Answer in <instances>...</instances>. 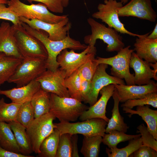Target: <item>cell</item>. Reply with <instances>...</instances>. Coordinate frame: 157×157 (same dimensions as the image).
<instances>
[{"mask_svg": "<svg viewBox=\"0 0 157 157\" xmlns=\"http://www.w3.org/2000/svg\"><path fill=\"white\" fill-rule=\"evenodd\" d=\"M112 96L114 100V106L111 111V117L106 128L105 133H108L114 130L126 133L129 127L124 122V118L120 113L119 108V100L115 88Z\"/></svg>", "mask_w": 157, "mask_h": 157, "instance_id": "603a6c76", "label": "cell"}, {"mask_svg": "<svg viewBox=\"0 0 157 157\" xmlns=\"http://www.w3.org/2000/svg\"><path fill=\"white\" fill-rule=\"evenodd\" d=\"M97 50L88 45L80 53L67 49L63 50L58 56L57 61L60 68L65 72V78L75 72L89 60L95 58Z\"/></svg>", "mask_w": 157, "mask_h": 157, "instance_id": "8fae6325", "label": "cell"}, {"mask_svg": "<svg viewBox=\"0 0 157 157\" xmlns=\"http://www.w3.org/2000/svg\"><path fill=\"white\" fill-rule=\"evenodd\" d=\"M87 21L91 27V34L84 37L85 44L94 48L97 40H102L107 44L106 50L109 52H118L124 47L122 37L115 30L107 27L91 17L89 18Z\"/></svg>", "mask_w": 157, "mask_h": 157, "instance_id": "3957f363", "label": "cell"}, {"mask_svg": "<svg viewBox=\"0 0 157 157\" xmlns=\"http://www.w3.org/2000/svg\"><path fill=\"white\" fill-rule=\"evenodd\" d=\"M35 118L49 113L50 93L41 88L34 94L30 101Z\"/></svg>", "mask_w": 157, "mask_h": 157, "instance_id": "484cf974", "label": "cell"}, {"mask_svg": "<svg viewBox=\"0 0 157 157\" xmlns=\"http://www.w3.org/2000/svg\"><path fill=\"white\" fill-rule=\"evenodd\" d=\"M49 112L60 122L75 121L89 107L81 102L71 97H61L50 93Z\"/></svg>", "mask_w": 157, "mask_h": 157, "instance_id": "7a4b0ae2", "label": "cell"}, {"mask_svg": "<svg viewBox=\"0 0 157 157\" xmlns=\"http://www.w3.org/2000/svg\"><path fill=\"white\" fill-rule=\"evenodd\" d=\"M108 65L105 64H99L91 81V89L86 102L90 106L97 101L99 93L104 87L110 84H125L123 79L107 73L106 69Z\"/></svg>", "mask_w": 157, "mask_h": 157, "instance_id": "5bb4252c", "label": "cell"}, {"mask_svg": "<svg viewBox=\"0 0 157 157\" xmlns=\"http://www.w3.org/2000/svg\"><path fill=\"white\" fill-rule=\"evenodd\" d=\"M94 58L87 61L78 70L82 79L91 81L99 65Z\"/></svg>", "mask_w": 157, "mask_h": 157, "instance_id": "8d00e7d4", "label": "cell"}, {"mask_svg": "<svg viewBox=\"0 0 157 157\" xmlns=\"http://www.w3.org/2000/svg\"><path fill=\"white\" fill-rule=\"evenodd\" d=\"M21 24L28 33L39 40L45 47L48 53V57L46 60L47 69L55 71L59 68L57 58L63 50L69 49L74 50H83L88 46L71 38L69 32L64 39L59 40H53L49 38L48 34L45 31L33 28L22 22H21Z\"/></svg>", "mask_w": 157, "mask_h": 157, "instance_id": "6da1fadb", "label": "cell"}, {"mask_svg": "<svg viewBox=\"0 0 157 157\" xmlns=\"http://www.w3.org/2000/svg\"><path fill=\"white\" fill-rule=\"evenodd\" d=\"M60 134L54 129L53 131L42 142L40 147V152L38 156L40 157H55Z\"/></svg>", "mask_w": 157, "mask_h": 157, "instance_id": "83f0119b", "label": "cell"}, {"mask_svg": "<svg viewBox=\"0 0 157 157\" xmlns=\"http://www.w3.org/2000/svg\"><path fill=\"white\" fill-rule=\"evenodd\" d=\"M78 138L77 134H73L71 136L72 157H78L79 156L77 146Z\"/></svg>", "mask_w": 157, "mask_h": 157, "instance_id": "ee69618b", "label": "cell"}, {"mask_svg": "<svg viewBox=\"0 0 157 157\" xmlns=\"http://www.w3.org/2000/svg\"><path fill=\"white\" fill-rule=\"evenodd\" d=\"M130 67L134 70L135 74L134 83L135 85H142L149 83L154 78L157 80V76L151 69L149 63L139 58L135 53L133 52L131 54Z\"/></svg>", "mask_w": 157, "mask_h": 157, "instance_id": "ac0fdd59", "label": "cell"}, {"mask_svg": "<svg viewBox=\"0 0 157 157\" xmlns=\"http://www.w3.org/2000/svg\"><path fill=\"white\" fill-rule=\"evenodd\" d=\"M91 81L82 80L81 84V94L82 101L86 103L91 89Z\"/></svg>", "mask_w": 157, "mask_h": 157, "instance_id": "b9f144b4", "label": "cell"}, {"mask_svg": "<svg viewBox=\"0 0 157 157\" xmlns=\"http://www.w3.org/2000/svg\"><path fill=\"white\" fill-rule=\"evenodd\" d=\"M119 17H134L152 22L157 17L153 9L151 0H131L118 11Z\"/></svg>", "mask_w": 157, "mask_h": 157, "instance_id": "9a60e30c", "label": "cell"}, {"mask_svg": "<svg viewBox=\"0 0 157 157\" xmlns=\"http://www.w3.org/2000/svg\"><path fill=\"white\" fill-rule=\"evenodd\" d=\"M0 52L23 59L18 48L12 26L4 22L0 25Z\"/></svg>", "mask_w": 157, "mask_h": 157, "instance_id": "44dd1931", "label": "cell"}, {"mask_svg": "<svg viewBox=\"0 0 157 157\" xmlns=\"http://www.w3.org/2000/svg\"><path fill=\"white\" fill-rule=\"evenodd\" d=\"M131 46L124 47L114 56L104 58L97 57L94 60L98 64H105L110 65L111 74L113 76L121 79H124L127 85H135L134 74L130 71V63L134 50L130 49Z\"/></svg>", "mask_w": 157, "mask_h": 157, "instance_id": "5b68a950", "label": "cell"}, {"mask_svg": "<svg viewBox=\"0 0 157 157\" xmlns=\"http://www.w3.org/2000/svg\"><path fill=\"white\" fill-rule=\"evenodd\" d=\"M115 89L114 84H110L103 88L99 92L101 94L100 98L82 113L79 117L80 120L83 121L93 118H100L108 123L109 119L106 115V107Z\"/></svg>", "mask_w": 157, "mask_h": 157, "instance_id": "2e32d148", "label": "cell"}, {"mask_svg": "<svg viewBox=\"0 0 157 157\" xmlns=\"http://www.w3.org/2000/svg\"><path fill=\"white\" fill-rule=\"evenodd\" d=\"M1 91V90L0 89V93Z\"/></svg>", "mask_w": 157, "mask_h": 157, "instance_id": "f907efd6", "label": "cell"}, {"mask_svg": "<svg viewBox=\"0 0 157 157\" xmlns=\"http://www.w3.org/2000/svg\"><path fill=\"white\" fill-rule=\"evenodd\" d=\"M14 135L20 153L26 156L33 152L27 135L26 128L16 121L8 123Z\"/></svg>", "mask_w": 157, "mask_h": 157, "instance_id": "cb8c5ba5", "label": "cell"}, {"mask_svg": "<svg viewBox=\"0 0 157 157\" xmlns=\"http://www.w3.org/2000/svg\"><path fill=\"white\" fill-rule=\"evenodd\" d=\"M7 4L19 17L28 19H36L53 24L68 17L67 15H58L52 13L44 4L40 3L28 5L20 0H8Z\"/></svg>", "mask_w": 157, "mask_h": 157, "instance_id": "277c9868", "label": "cell"}, {"mask_svg": "<svg viewBox=\"0 0 157 157\" xmlns=\"http://www.w3.org/2000/svg\"><path fill=\"white\" fill-rule=\"evenodd\" d=\"M23 59L0 52V85L8 81Z\"/></svg>", "mask_w": 157, "mask_h": 157, "instance_id": "d4e9b609", "label": "cell"}, {"mask_svg": "<svg viewBox=\"0 0 157 157\" xmlns=\"http://www.w3.org/2000/svg\"><path fill=\"white\" fill-rule=\"evenodd\" d=\"M146 37L150 39H157V24H156L154 29L151 32V33L149 35H147Z\"/></svg>", "mask_w": 157, "mask_h": 157, "instance_id": "f6af8a7d", "label": "cell"}, {"mask_svg": "<svg viewBox=\"0 0 157 157\" xmlns=\"http://www.w3.org/2000/svg\"><path fill=\"white\" fill-rule=\"evenodd\" d=\"M150 33L137 37L134 44V50L140 58L148 63L157 61V39H151L146 37Z\"/></svg>", "mask_w": 157, "mask_h": 157, "instance_id": "ffe728a7", "label": "cell"}, {"mask_svg": "<svg viewBox=\"0 0 157 157\" xmlns=\"http://www.w3.org/2000/svg\"><path fill=\"white\" fill-rule=\"evenodd\" d=\"M128 144L119 149L117 147L112 149L106 148V152L108 157H129L142 144L140 137L129 140Z\"/></svg>", "mask_w": 157, "mask_h": 157, "instance_id": "4dcf8cb0", "label": "cell"}, {"mask_svg": "<svg viewBox=\"0 0 157 157\" xmlns=\"http://www.w3.org/2000/svg\"><path fill=\"white\" fill-rule=\"evenodd\" d=\"M114 85L121 103L129 100L142 98L148 93L157 92V84L153 80L149 84L142 85Z\"/></svg>", "mask_w": 157, "mask_h": 157, "instance_id": "e0dca14e", "label": "cell"}, {"mask_svg": "<svg viewBox=\"0 0 157 157\" xmlns=\"http://www.w3.org/2000/svg\"><path fill=\"white\" fill-rule=\"evenodd\" d=\"M141 137L140 134L136 135L127 134L125 133L114 130L109 133H105L102 137V142L109 149L117 147L119 143L129 141Z\"/></svg>", "mask_w": 157, "mask_h": 157, "instance_id": "f546056e", "label": "cell"}, {"mask_svg": "<svg viewBox=\"0 0 157 157\" xmlns=\"http://www.w3.org/2000/svg\"><path fill=\"white\" fill-rule=\"evenodd\" d=\"M147 105L157 108V92L148 93L142 98L127 100L122 104L121 106L132 109L136 106Z\"/></svg>", "mask_w": 157, "mask_h": 157, "instance_id": "e575fe53", "label": "cell"}, {"mask_svg": "<svg viewBox=\"0 0 157 157\" xmlns=\"http://www.w3.org/2000/svg\"><path fill=\"white\" fill-rule=\"evenodd\" d=\"M19 16L14 11L5 4H0V19H3L11 22L14 25L21 24Z\"/></svg>", "mask_w": 157, "mask_h": 157, "instance_id": "f35d334b", "label": "cell"}, {"mask_svg": "<svg viewBox=\"0 0 157 157\" xmlns=\"http://www.w3.org/2000/svg\"><path fill=\"white\" fill-rule=\"evenodd\" d=\"M35 119L34 113L30 101L21 104L16 116V121L26 129Z\"/></svg>", "mask_w": 157, "mask_h": 157, "instance_id": "836d02e7", "label": "cell"}, {"mask_svg": "<svg viewBox=\"0 0 157 157\" xmlns=\"http://www.w3.org/2000/svg\"><path fill=\"white\" fill-rule=\"evenodd\" d=\"M137 133L141 134L142 145L149 147L157 151V140L147 130L143 124H142L137 127Z\"/></svg>", "mask_w": 157, "mask_h": 157, "instance_id": "74e56055", "label": "cell"}, {"mask_svg": "<svg viewBox=\"0 0 157 157\" xmlns=\"http://www.w3.org/2000/svg\"><path fill=\"white\" fill-rule=\"evenodd\" d=\"M137 106L136 110L126 107H123V110L129 114V117L134 114L140 116L147 124L148 131L157 140V110L150 108L149 105Z\"/></svg>", "mask_w": 157, "mask_h": 157, "instance_id": "7402d4cb", "label": "cell"}, {"mask_svg": "<svg viewBox=\"0 0 157 157\" xmlns=\"http://www.w3.org/2000/svg\"><path fill=\"white\" fill-rule=\"evenodd\" d=\"M21 104L12 102L7 103L4 98L0 99V122H6L16 120Z\"/></svg>", "mask_w": 157, "mask_h": 157, "instance_id": "d6a6232c", "label": "cell"}, {"mask_svg": "<svg viewBox=\"0 0 157 157\" xmlns=\"http://www.w3.org/2000/svg\"><path fill=\"white\" fill-rule=\"evenodd\" d=\"M19 17L21 22L31 27L46 32L49 38L53 40H59L65 38L71 27V24L68 17L58 22L53 24L36 19H28L21 16Z\"/></svg>", "mask_w": 157, "mask_h": 157, "instance_id": "4fadbf2b", "label": "cell"}, {"mask_svg": "<svg viewBox=\"0 0 157 157\" xmlns=\"http://www.w3.org/2000/svg\"><path fill=\"white\" fill-rule=\"evenodd\" d=\"M130 157H157V151L147 146L142 145Z\"/></svg>", "mask_w": 157, "mask_h": 157, "instance_id": "60d3db41", "label": "cell"}, {"mask_svg": "<svg viewBox=\"0 0 157 157\" xmlns=\"http://www.w3.org/2000/svg\"><path fill=\"white\" fill-rule=\"evenodd\" d=\"M0 145L8 150L20 153L10 125L5 122H0Z\"/></svg>", "mask_w": 157, "mask_h": 157, "instance_id": "4316f807", "label": "cell"}, {"mask_svg": "<svg viewBox=\"0 0 157 157\" xmlns=\"http://www.w3.org/2000/svg\"><path fill=\"white\" fill-rule=\"evenodd\" d=\"M55 117L50 112L35 118L26 129L33 152H40V145L43 140L53 131L55 126L53 121Z\"/></svg>", "mask_w": 157, "mask_h": 157, "instance_id": "9c48e42d", "label": "cell"}, {"mask_svg": "<svg viewBox=\"0 0 157 157\" xmlns=\"http://www.w3.org/2000/svg\"><path fill=\"white\" fill-rule=\"evenodd\" d=\"M8 0H0V4H7Z\"/></svg>", "mask_w": 157, "mask_h": 157, "instance_id": "c3c4849f", "label": "cell"}, {"mask_svg": "<svg viewBox=\"0 0 157 157\" xmlns=\"http://www.w3.org/2000/svg\"><path fill=\"white\" fill-rule=\"evenodd\" d=\"M12 26L18 48L23 58H32L46 60L47 52L39 40L28 33L21 24Z\"/></svg>", "mask_w": 157, "mask_h": 157, "instance_id": "8992f818", "label": "cell"}, {"mask_svg": "<svg viewBox=\"0 0 157 157\" xmlns=\"http://www.w3.org/2000/svg\"><path fill=\"white\" fill-rule=\"evenodd\" d=\"M123 6L121 2L116 0H104L103 3H100L97 6L98 11L93 13L92 17L100 19L118 32L127 34L133 36L140 35L133 33L127 30L124 24L120 20L118 15L119 9Z\"/></svg>", "mask_w": 157, "mask_h": 157, "instance_id": "30bf717a", "label": "cell"}, {"mask_svg": "<svg viewBox=\"0 0 157 157\" xmlns=\"http://www.w3.org/2000/svg\"><path fill=\"white\" fill-rule=\"evenodd\" d=\"M72 135L65 133L60 135L55 157H71Z\"/></svg>", "mask_w": 157, "mask_h": 157, "instance_id": "d590c367", "label": "cell"}, {"mask_svg": "<svg viewBox=\"0 0 157 157\" xmlns=\"http://www.w3.org/2000/svg\"><path fill=\"white\" fill-rule=\"evenodd\" d=\"M46 60L36 58H24L7 82L15 84L17 87L27 85L47 69Z\"/></svg>", "mask_w": 157, "mask_h": 157, "instance_id": "ba28073f", "label": "cell"}, {"mask_svg": "<svg viewBox=\"0 0 157 157\" xmlns=\"http://www.w3.org/2000/svg\"><path fill=\"white\" fill-rule=\"evenodd\" d=\"M149 64L150 67H151L153 68L154 69L153 70L154 71V74L157 76V62L154 63H149Z\"/></svg>", "mask_w": 157, "mask_h": 157, "instance_id": "bcb514c9", "label": "cell"}, {"mask_svg": "<svg viewBox=\"0 0 157 157\" xmlns=\"http://www.w3.org/2000/svg\"><path fill=\"white\" fill-rule=\"evenodd\" d=\"M65 74L58 68L55 71L47 69L35 80L40 83L41 88L49 93L61 97H70L67 89L63 84Z\"/></svg>", "mask_w": 157, "mask_h": 157, "instance_id": "7c38bea8", "label": "cell"}, {"mask_svg": "<svg viewBox=\"0 0 157 157\" xmlns=\"http://www.w3.org/2000/svg\"><path fill=\"white\" fill-rule=\"evenodd\" d=\"M83 136L80 152L85 157H98L100 145L102 142V136Z\"/></svg>", "mask_w": 157, "mask_h": 157, "instance_id": "f1b7e54d", "label": "cell"}, {"mask_svg": "<svg viewBox=\"0 0 157 157\" xmlns=\"http://www.w3.org/2000/svg\"><path fill=\"white\" fill-rule=\"evenodd\" d=\"M40 88V83L35 79L22 87L1 90L0 93L10 99L12 102L21 104L30 101L34 94Z\"/></svg>", "mask_w": 157, "mask_h": 157, "instance_id": "d6986e66", "label": "cell"}, {"mask_svg": "<svg viewBox=\"0 0 157 157\" xmlns=\"http://www.w3.org/2000/svg\"><path fill=\"white\" fill-rule=\"evenodd\" d=\"M82 78L78 70L66 78L63 84L67 89L70 97L82 102L81 94Z\"/></svg>", "mask_w": 157, "mask_h": 157, "instance_id": "1f68e13d", "label": "cell"}, {"mask_svg": "<svg viewBox=\"0 0 157 157\" xmlns=\"http://www.w3.org/2000/svg\"><path fill=\"white\" fill-rule=\"evenodd\" d=\"M129 0H121L120 1L123 4L127 3Z\"/></svg>", "mask_w": 157, "mask_h": 157, "instance_id": "681fc988", "label": "cell"}, {"mask_svg": "<svg viewBox=\"0 0 157 157\" xmlns=\"http://www.w3.org/2000/svg\"><path fill=\"white\" fill-rule=\"evenodd\" d=\"M30 3L33 1L38 2L44 4L48 10L55 13H62L63 7L61 0H26Z\"/></svg>", "mask_w": 157, "mask_h": 157, "instance_id": "ab89813d", "label": "cell"}, {"mask_svg": "<svg viewBox=\"0 0 157 157\" xmlns=\"http://www.w3.org/2000/svg\"><path fill=\"white\" fill-rule=\"evenodd\" d=\"M107 123L103 119L94 118L76 123L61 122L54 124L55 129L59 131L60 135L68 133L71 135L79 134L86 136L101 135L103 137L105 133Z\"/></svg>", "mask_w": 157, "mask_h": 157, "instance_id": "52a82bcc", "label": "cell"}, {"mask_svg": "<svg viewBox=\"0 0 157 157\" xmlns=\"http://www.w3.org/2000/svg\"><path fill=\"white\" fill-rule=\"evenodd\" d=\"M31 156H26L8 150L0 145V157H33Z\"/></svg>", "mask_w": 157, "mask_h": 157, "instance_id": "7bdbcfd3", "label": "cell"}, {"mask_svg": "<svg viewBox=\"0 0 157 157\" xmlns=\"http://www.w3.org/2000/svg\"><path fill=\"white\" fill-rule=\"evenodd\" d=\"M63 6L64 7H67L69 3V0H61Z\"/></svg>", "mask_w": 157, "mask_h": 157, "instance_id": "7dc6e473", "label": "cell"}]
</instances>
